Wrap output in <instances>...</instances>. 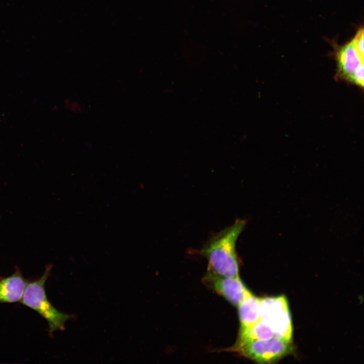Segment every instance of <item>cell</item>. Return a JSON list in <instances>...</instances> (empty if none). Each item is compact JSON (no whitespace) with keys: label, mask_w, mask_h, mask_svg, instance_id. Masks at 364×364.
Listing matches in <instances>:
<instances>
[{"label":"cell","mask_w":364,"mask_h":364,"mask_svg":"<svg viewBox=\"0 0 364 364\" xmlns=\"http://www.w3.org/2000/svg\"><path fill=\"white\" fill-rule=\"evenodd\" d=\"M332 44L337 62L336 78L351 82L357 68L363 63L364 56L357 50L352 39L343 46L335 42Z\"/></svg>","instance_id":"cell-6"},{"label":"cell","mask_w":364,"mask_h":364,"mask_svg":"<svg viewBox=\"0 0 364 364\" xmlns=\"http://www.w3.org/2000/svg\"><path fill=\"white\" fill-rule=\"evenodd\" d=\"M205 283L234 306H238L251 293L238 277H229L216 274L211 269L205 277Z\"/></svg>","instance_id":"cell-5"},{"label":"cell","mask_w":364,"mask_h":364,"mask_svg":"<svg viewBox=\"0 0 364 364\" xmlns=\"http://www.w3.org/2000/svg\"><path fill=\"white\" fill-rule=\"evenodd\" d=\"M352 39L357 50L361 55L364 56L363 28H360L357 31L354 37Z\"/></svg>","instance_id":"cell-10"},{"label":"cell","mask_w":364,"mask_h":364,"mask_svg":"<svg viewBox=\"0 0 364 364\" xmlns=\"http://www.w3.org/2000/svg\"><path fill=\"white\" fill-rule=\"evenodd\" d=\"M259 314L260 320L270 327L275 337L291 341V320L284 296L260 299Z\"/></svg>","instance_id":"cell-4"},{"label":"cell","mask_w":364,"mask_h":364,"mask_svg":"<svg viewBox=\"0 0 364 364\" xmlns=\"http://www.w3.org/2000/svg\"><path fill=\"white\" fill-rule=\"evenodd\" d=\"M247 221L237 219L230 226L212 235L200 250L208 260V268L217 275L238 277L239 265L236 251V241Z\"/></svg>","instance_id":"cell-1"},{"label":"cell","mask_w":364,"mask_h":364,"mask_svg":"<svg viewBox=\"0 0 364 364\" xmlns=\"http://www.w3.org/2000/svg\"><path fill=\"white\" fill-rule=\"evenodd\" d=\"M363 69L364 64L362 63L357 68L356 71L353 74L351 83L355 84V85L361 87H363Z\"/></svg>","instance_id":"cell-11"},{"label":"cell","mask_w":364,"mask_h":364,"mask_svg":"<svg viewBox=\"0 0 364 364\" xmlns=\"http://www.w3.org/2000/svg\"><path fill=\"white\" fill-rule=\"evenodd\" d=\"M291 341L274 337L269 340H238L234 351L259 363H269L279 360L291 350Z\"/></svg>","instance_id":"cell-3"},{"label":"cell","mask_w":364,"mask_h":364,"mask_svg":"<svg viewBox=\"0 0 364 364\" xmlns=\"http://www.w3.org/2000/svg\"><path fill=\"white\" fill-rule=\"evenodd\" d=\"M51 268L50 265L46 267L38 280L26 284L21 300L23 304L34 310L46 320L51 334L56 330H64L66 322L72 316L57 309L47 298L44 286Z\"/></svg>","instance_id":"cell-2"},{"label":"cell","mask_w":364,"mask_h":364,"mask_svg":"<svg viewBox=\"0 0 364 364\" xmlns=\"http://www.w3.org/2000/svg\"><path fill=\"white\" fill-rule=\"evenodd\" d=\"M26 282L21 271L17 269L9 277L0 280V304L21 301Z\"/></svg>","instance_id":"cell-7"},{"label":"cell","mask_w":364,"mask_h":364,"mask_svg":"<svg viewBox=\"0 0 364 364\" xmlns=\"http://www.w3.org/2000/svg\"><path fill=\"white\" fill-rule=\"evenodd\" d=\"M275 337L271 329L265 323L259 320L252 326L240 330L238 340L257 339L266 340Z\"/></svg>","instance_id":"cell-9"},{"label":"cell","mask_w":364,"mask_h":364,"mask_svg":"<svg viewBox=\"0 0 364 364\" xmlns=\"http://www.w3.org/2000/svg\"><path fill=\"white\" fill-rule=\"evenodd\" d=\"M259 302L260 299L251 294L238 306L240 330L252 326L260 320Z\"/></svg>","instance_id":"cell-8"}]
</instances>
